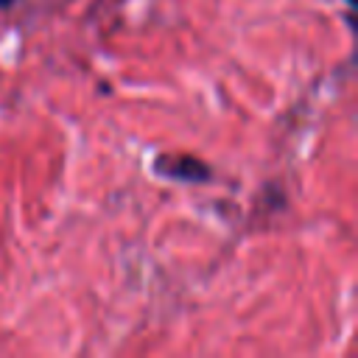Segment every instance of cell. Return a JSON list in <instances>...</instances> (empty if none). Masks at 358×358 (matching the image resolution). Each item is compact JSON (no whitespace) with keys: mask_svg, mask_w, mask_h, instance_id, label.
Wrapping results in <instances>:
<instances>
[{"mask_svg":"<svg viewBox=\"0 0 358 358\" xmlns=\"http://www.w3.org/2000/svg\"><path fill=\"white\" fill-rule=\"evenodd\" d=\"M154 173L171 182H187V185H201L213 179V168L201 162L199 157L190 154H162L154 159Z\"/></svg>","mask_w":358,"mask_h":358,"instance_id":"1","label":"cell"},{"mask_svg":"<svg viewBox=\"0 0 358 358\" xmlns=\"http://www.w3.org/2000/svg\"><path fill=\"white\" fill-rule=\"evenodd\" d=\"M344 3H347V6H350V8H355V0H344Z\"/></svg>","mask_w":358,"mask_h":358,"instance_id":"2","label":"cell"},{"mask_svg":"<svg viewBox=\"0 0 358 358\" xmlns=\"http://www.w3.org/2000/svg\"><path fill=\"white\" fill-rule=\"evenodd\" d=\"M11 3H14V0H0V6H11Z\"/></svg>","mask_w":358,"mask_h":358,"instance_id":"3","label":"cell"}]
</instances>
